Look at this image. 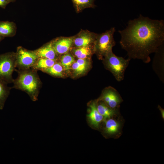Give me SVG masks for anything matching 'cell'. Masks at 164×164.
<instances>
[{
	"label": "cell",
	"mask_w": 164,
	"mask_h": 164,
	"mask_svg": "<svg viewBox=\"0 0 164 164\" xmlns=\"http://www.w3.org/2000/svg\"><path fill=\"white\" fill-rule=\"evenodd\" d=\"M118 32L121 36L120 44L127 52L128 58L147 63L151 61L150 55L164 44V22L140 15L129 20L126 28Z\"/></svg>",
	"instance_id": "obj_1"
},
{
	"label": "cell",
	"mask_w": 164,
	"mask_h": 164,
	"mask_svg": "<svg viewBox=\"0 0 164 164\" xmlns=\"http://www.w3.org/2000/svg\"><path fill=\"white\" fill-rule=\"evenodd\" d=\"M15 70L18 73V76L13 80L12 88L26 93L32 101H37L42 85L37 71L31 68Z\"/></svg>",
	"instance_id": "obj_2"
},
{
	"label": "cell",
	"mask_w": 164,
	"mask_h": 164,
	"mask_svg": "<svg viewBox=\"0 0 164 164\" xmlns=\"http://www.w3.org/2000/svg\"><path fill=\"white\" fill-rule=\"evenodd\" d=\"M102 60L105 67L112 74L118 81L120 82L124 79L125 72L129 65L130 59L117 56L111 50Z\"/></svg>",
	"instance_id": "obj_3"
},
{
	"label": "cell",
	"mask_w": 164,
	"mask_h": 164,
	"mask_svg": "<svg viewBox=\"0 0 164 164\" xmlns=\"http://www.w3.org/2000/svg\"><path fill=\"white\" fill-rule=\"evenodd\" d=\"M115 30L113 27L104 32L97 34L93 45V50L99 59L102 60L115 45L114 38Z\"/></svg>",
	"instance_id": "obj_4"
},
{
	"label": "cell",
	"mask_w": 164,
	"mask_h": 164,
	"mask_svg": "<svg viewBox=\"0 0 164 164\" xmlns=\"http://www.w3.org/2000/svg\"><path fill=\"white\" fill-rule=\"evenodd\" d=\"M16 68L15 53L0 54V81L6 84L13 82L12 74Z\"/></svg>",
	"instance_id": "obj_5"
},
{
	"label": "cell",
	"mask_w": 164,
	"mask_h": 164,
	"mask_svg": "<svg viewBox=\"0 0 164 164\" xmlns=\"http://www.w3.org/2000/svg\"><path fill=\"white\" fill-rule=\"evenodd\" d=\"M124 123L121 115L104 120L101 128L103 134L106 138H118L122 134Z\"/></svg>",
	"instance_id": "obj_6"
},
{
	"label": "cell",
	"mask_w": 164,
	"mask_h": 164,
	"mask_svg": "<svg viewBox=\"0 0 164 164\" xmlns=\"http://www.w3.org/2000/svg\"><path fill=\"white\" fill-rule=\"evenodd\" d=\"M15 55L16 68L18 70L31 68L39 58L35 50H29L21 46L17 47Z\"/></svg>",
	"instance_id": "obj_7"
},
{
	"label": "cell",
	"mask_w": 164,
	"mask_h": 164,
	"mask_svg": "<svg viewBox=\"0 0 164 164\" xmlns=\"http://www.w3.org/2000/svg\"><path fill=\"white\" fill-rule=\"evenodd\" d=\"M113 108H120L123 100L118 91L114 88L109 87L105 88L97 99Z\"/></svg>",
	"instance_id": "obj_8"
},
{
	"label": "cell",
	"mask_w": 164,
	"mask_h": 164,
	"mask_svg": "<svg viewBox=\"0 0 164 164\" xmlns=\"http://www.w3.org/2000/svg\"><path fill=\"white\" fill-rule=\"evenodd\" d=\"M97 34L87 30H81L74 36L73 46L80 47L93 46Z\"/></svg>",
	"instance_id": "obj_9"
},
{
	"label": "cell",
	"mask_w": 164,
	"mask_h": 164,
	"mask_svg": "<svg viewBox=\"0 0 164 164\" xmlns=\"http://www.w3.org/2000/svg\"><path fill=\"white\" fill-rule=\"evenodd\" d=\"M152 61L153 70L160 80L164 82V44L158 48Z\"/></svg>",
	"instance_id": "obj_10"
},
{
	"label": "cell",
	"mask_w": 164,
	"mask_h": 164,
	"mask_svg": "<svg viewBox=\"0 0 164 164\" xmlns=\"http://www.w3.org/2000/svg\"><path fill=\"white\" fill-rule=\"evenodd\" d=\"M74 36L60 37L51 41L53 46L60 56L68 53L73 46Z\"/></svg>",
	"instance_id": "obj_11"
},
{
	"label": "cell",
	"mask_w": 164,
	"mask_h": 164,
	"mask_svg": "<svg viewBox=\"0 0 164 164\" xmlns=\"http://www.w3.org/2000/svg\"><path fill=\"white\" fill-rule=\"evenodd\" d=\"M89 106V112L87 117L88 121L93 128L97 129H99L101 128L104 119L97 110L96 100L91 102Z\"/></svg>",
	"instance_id": "obj_12"
},
{
	"label": "cell",
	"mask_w": 164,
	"mask_h": 164,
	"mask_svg": "<svg viewBox=\"0 0 164 164\" xmlns=\"http://www.w3.org/2000/svg\"><path fill=\"white\" fill-rule=\"evenodd\" d=\"M35 50L39 58H45L57 61L59 58L53 46L51 41Z\"/></svg>",
	"instance_id": "obj_13"
},
{
	"label": "cell",
	"mask_w": 164,
	"mask_h": 164,
	"mask_svg": "<svg viewBox=\"0 0 164 164\" xmlns=\"http://www.w3.org/2000/svg\"><path fill=\"white\" fill-rule=\"evenodd\" d=\"M96 105L98 111L104 120L121 115L119 108H112L101 101L97 100Z\"/></svg>",
	"instance_id": "obj_14"
},
{
	"label": "cell",
	"mask_w": 164,
	"mask_h": 164,
	"mask_svg": "<svg viewBox=\"0 0 164 164\" xmlns=\"http://www.w3.org/2000/svg\"><path fill=\"white\" fill-rule=\"evenodd\" d=\"M16 26L12 22L0 21V36L12 37L15 34Z\"/></svg>",
	"instance_id": "obj_15"
},
{
	"label": "cell",
	"mask_w": 164,
	"mask_h": 164,
	"mask_svg": "<svg viewBox=\"0 0 164 164\" xmlns=\"http://www.w3.org/2000/svg\"><path fill=\"white\" fill-rule=\"evenodd\" d=\"M89 59H78L72 65L71 68L77 75L84 73L89 67Z\"/></svg>",
	"instance_id": "obj_16"
},
{
	"label": "cell",
	"mask_w": 164,
	"mask_h": 164,
	"mask_svg": "<svg viewBox=\"0 0 164 164\" xmlns=\"http://www.w3.org/2000/svg\"><path fill=\"white\" fill-rule=\"evenodd\" d=\"M72 52L78 59H89L94 53L93 46L75 47L72 49Z\"/></svg>",
	"instance_id": "obj_17"
},
{
	"label": "cell",
	"mask_w": 164,
	"mask_h": 164,
	"mask_svg": "<svg viewBox=\"0 0 164 164\" xmlns=\"http://www.w3.org/2000/svg\"><path fill=\"white\" fill-rule=\"evenodd\" d=\"M57 61L45 58H39L31 68L37 71H42L53 66Z\"/></svg>",
	"instance_id": "obj_18"
},
{
	"label": "cell",
	"mask_w": 164,
	"mask_h": 164,
	"mask_svg": "<svg viewBox=\"0 0 164 164\" xmlns=\"http://www.w3.org/2000/svg\"><path fill=\"white\" fill-rule=\"evenodd\" d=\"M76 12L78 13L87 8H94L95 0H71Z\"/></svg>",
	"instance_id": "obj_19"
},
{
	"label": "cell",
	"mask_w": 164,
	"mask_h": 164,
	"mask_svg": "<svg viewBox=\"0 0 164 164\" xmlns=\"http://www.w3.org/2000/svg\"><path fill=\"white\" fill-rule=\"evenodd\" d=\"M6 84L0 81V109L2 110L11 88Z\"/></svg>",
	"instance_id": "obj_20"
},
{
	"label": "cell",
	"mask_w": 164,
	"mask_h": 164,
	"mask_svg": "<svg viewBox=\"0 0 164 164\" xmlns=\"http://www.w3.org/2000/svg\"><path fill=\"white\" fill-rule=\"evenodd\" d=\"M63 68L60 63L57 61L51 67L43 70L42 71L52 76L62 77Z\"/></svg>",
	"instance_id": "obj_21"
},
{
	"label": "cell",
	"mask_w": 164,
	"mask_h": 164,
	"mask_svg": "<svg viewBox=\"0 0 164 164\" xmlns=\"http://www.w3.org/2000/svg\"><path fill=\"white\" fill-rule=\"evenodd\" d=\"M62 55L60 58V63L63 69L66 70H69L72 64L75 62L74 57L68 53Z\"/></svg>",
	"instance_id": "obj_22"
},
{
	"label": "cell",
	"mask_w": 164,
	"mask_h": 164,
	"mask_svg": "<svg viewBox=\"0 0 164 164\" xmlns=\"http://www.w3.org/2000/svg\"><path fill=\"white\" fill-rule=\"evenodd\" d=\"M11 2L9 0H0V7L5 9Z\"/></svg>",
	"instance_id": "obj_23"
},
{
	"label": "cell",
	"mask_w": 164,
	"mask_h": 164,
	"mask_svg": "<svg viewBox=\"0 0 164 164\" xmlns=\"http://www.w3.org/2000/svg\"><path fill=\"white\" fill-rule=\"evenodd\" d=\"M158 108L159 109V110L161 114V115L162 117V119H163V120H164V109L162 108L161 106H160L159 105H158Z\"/></svg>",
	"instance_id": "obj_24"
},
{
	"label": "cell",
	"mask_w": 164,
	"mask_h": 164,
	"mask_svg": "<svg viewBox=\"0 0 164 164\" xmlns=\"http://www.w3.org/2000/svg\"><path fill=\"white\" fill-rule=\"evenodd\" d=\"M4 37L1 36H0V42L4 38Z\"/></svg>",
	"instance_id": "obj_25"
},
{
	"label": "cell",
	"mask_w": 164,
	"mask_h": 164,
	"mask_svg": "<svg viewBox=\"0 0 164 164\" xmlns=\"http://www.w3.org/2000/svg\"><path fill=\"white\" fill-rule=\"evenodd\" d=\"M9 1L11 2H15L16 0H9Z\"/></svg>",
	"instance_id": "obj_26"
}]
</instances>
